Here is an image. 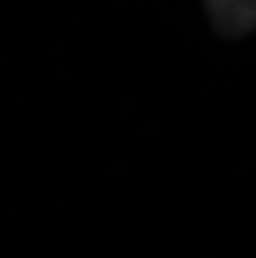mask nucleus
<instances>
[{"label": "nucleus", "instance_id": "nucleus-1", "mask_svg": "<svg viewBox=\"0 0 256 258\" xmlns=\"http://www.w3.org/2000/svg\"><path fill=\"white\" fill-rule=\"evenodd\" d=\"M216 30L225 36H240L256 27V0H204Z\"/></svg>", "mask_w": 256, "mask_h": 258}]
</instances>
